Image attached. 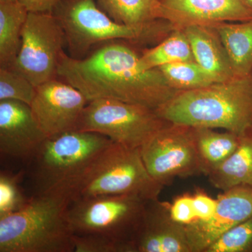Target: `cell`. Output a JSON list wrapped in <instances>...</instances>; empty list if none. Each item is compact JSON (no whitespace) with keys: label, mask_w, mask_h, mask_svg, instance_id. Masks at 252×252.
<instances>
[{"label":"cell","mask_w":252,"mask_h":252,"mask_svg":"<svg viewBox=\"0 0 252 252\" xmlns=\"http://www.w3.org/2000/svg\"><path fill=\"white\" fill-rule=\"evenodd\" d=\"M70 203L61 195H33L22 210L0 218V252H74Z\"/></svg>","instance_id":"obj_4"},{"label":"cell","mask_w":252,"mask_h":252,"mask_svg":"<svg viewBox=\"0 0 252 252\" xmlns=\"http://www.w3.org/2000/svg\"><path fill=\"white\" fill-rule=\"evenodd\" d=\"M27 9L18 0L0 1V67H10L17 57Z\"/></svg>","instance_id":"obj_20"},{"label":"cell","mask_w":252,"mask_h":252,"mask_svg":"<svg viewBox=\"0 0 252 252\" xmlns=\"http://www.w3.org/2000/svg\"><path fill=\"white\" fill-rule=\"evenodd\" d=\"M193 135L202 174L207 177L230 157L240 141L233 132L209 127H193Z\"/></svg>","instance_id":"obj_17"},{"label":"cell","mask_w":252,"mask_h":252,"mask_svg":"<svg viewBox=\"0 0 252 252\" xmlns=\"http://www.w3.org/2000/svg\"><path fill=\"white\" fill-rule=\"evenodd\" d=\"M169 124L146 106L97 99L88 102L77 130L97 132L129 148L141 149Z\"/></svg>","instance_id":"obj_8"},{"label":"cell","mask_w":252,"mask_h":252,"mask_svg":"<svg viewBox=\"0 0 252 252\" xmlns=\"http://www.w3.org/2000/svg\"><path fill=\"white\" fill-rule=\"evenodd\" d=\"M224 45L235 77H243L252 72V20L238 23L214 25Z\"/></svg>","instance_id":"obj_19"},{"label":"cell","mask_w":252,"mask_h":252,"mask_svg":"<svg viewBox=\"0 0 252 252\" xmlns=\"http://www.w3.org/2000/svg\"><path fill=\"white\" fill-rule=\"evenodd\" d=\"M163 186L144 165L141 149L113 142L95 158L74 190L72 200L101 195H132L150 201L158 199Z\"/></svg>","instance_id":"obj_6"},{"label":"cell","mask_w":252,"mask_h":252,"mask_svg":"<svg viewBox=\"0 0 252 252\" xmlns=\"http://www.w3.org/2000/svg\"><path fill=\"white\" fill-rule=\"evenodd\" d=\"M112 140L97 132L73 130L47 137L28 162L33 195H61L72 201L88 169Z\"/></svg>","instance_id":"obj_3"},{"label":"cell","mask_w":252,"mask_h":252,"mask_svg":"<svg viewBox=\"0 0 252 252\" xmlns=\"http://www.w3.org/2000/svg\"><path fill=\"white\" fill-rule=\"evenodd\" d=\"M52 13L64 31L68 55L75 59L86 57L94 46L108 41L160 42L174 30L165 20L147 27L120 24L102 11L96 0H62Z\"/></svg>","instance_id":"obj_5"},{"label":"cell","mask_w":252,"mask_h":252,"mask_svg":"<svg viewBox=\"0 0 252 252\" xmlns=\"http://www.w3.org/2000/svg\"><path fill=\"white\" fill-rule=\"evenodd\" d=\"M24 176L23 170L18 173L1 171L0 218L20 211L29 203L31 196H28L21 187Z\"/></svg>","instance_id":"obj_24"},{"label":"cell","mask_w":252,"mask_h":252,"mask_svg":"<svg viewBox=\"0 0 252 252\" xmlns=\"http://www.w3.org/2000/svg\"><path fill=\"white\" fill-rule=\"evenodd\" d=\"M172 124L252 134V72L243 77L177 91L156 110Z\"/></svg>","instance_id":"obj_2"},{"label":"cell","mask_w":252,"mask_h":252,"mask_svg":"<svg viewBox=\"0 0 252 252\" xmlns=\"http://www.w3.org/2000/svg\"><path fill=\"white\" fill-rule=\"evenodd\" d=\"M158 69L177 91L193 90L216 82L195 61L172 63Z\"/></svg>","instance_id":"obj_23"},{"label":"cell","mask_w":252,"mask_h":252,"mask_svg":"<svg viewBox=\"0 0 252 252\" xmlns=\"http://www.w3.org/2000/svg\"><path fill=\"white\" fill-rule=\"evenodd\" d=\"M87 104L80 91L56 78L36 86L30 106L38 126L47 137L77 130Z\"/></svg>","instance_id":"obj_11"},{"label":"cell","mask_w":252,"mask_h":252,"mask_svg":"<svg viewBox=\"0 0 252 252\" xmlns=\"http://www.w3.org/2000/svg\"><path fill=\"white\" fill-rule=\"evenodd\" d=\"M170 203L147 202L145 215L134 240L136 252H192L185 225L172 220Z\"/></svg>","instance_id":"obj_15"},{"label":"cell","mask_w":252,"mask_h":252,"mask_svg":"<svg viewBox=\"0 0 252 252\" xmlns=\"http://www.w3.org/2000/svg\"><path fill=\"white\" fill-rule=\"evenodd\" d=\"M46 138L31 106L19 101L0 100V152L27 162Z\"/></svg>","instance_id":"obj_13"},{"label":"cell","mask_w":252,"mask_h":252,"mask_svg":"<svg viewBox=\"0 0 252 252\" xmlns=\"http://www.w3.org/2000/svg\"><path fill=\"white\" fill-rule=\"evenodd\" d=\"M65 36L53 13L29 12L23 26L21 49L13 69L35 87L56 79Z\"/></svg>","instance_id":"obj_9"},{"label":"cell","mask_w":252,"mask_h":252,"mask_svg":"<svg viewBox=\"0 0 252 252\" xmlns=\"http://www.w3.org/2000/svg\"><path fill=\"white\" fill-rule=\"evenodd\" d=\"M74 252H135L132 244L98 235H74Z\"/></svg>","instance_id":"obj_27"},{"label":"cell","mask_w":252,"mask_h":252,"mask_svg":"<svg viewBox=\"0 0 252 252\" xmlns=\"http://www.w3.org/2000/svg\"><path fill=\"white\" fill-rule=\"evenodd\" d=\"M252 217V187L239 186L223 190L217 198L216 212L211 218L185 225L192 252H205L225 232Z\"/></svg>","instance_id":"obj_12"},{"label":"cell","mask_w":252,"mask_h":252,"mask_svg":"<svg viewBox=\"0 0 252 252\" xmlns=\"http://www.w3.org/2000/svg\"><path fill=\"white\" fill-rule=\"evenodd\" d=\"M193 203L197 220H207L216 212L217 198H212L205 192L198 190L193 195Z\"/></svg>","instance_id":"obj_29"},{"label":"cell","mask_w":252,"mask_h":252,"mask_svg":"<svg viewBox=\"0 0 252 252\" xmlns=\"http://www.w3.org/2000/svg\"><path fill=\"white\" fill-rule=\"evenodd\" d=\"M170 213L172 220L180 224L187 225L196 220L193 195L187 193L177 196L170 203Z\"/></svg>","instance_id":"obj_28"},{"label":"cell","mask_w":252,"mask_h":252,"mask_svg":"<svg viewBox=\"0 0 252 252\" xmlns=\"http://www.w3.org/2000/svg\"><path fill=\"white\" fill-rule=\"evenodd\" d=\"M182 30L188 38L195 62L216 82L236 77L226 49L213 26L193 25Z\"/></svg>","instance_id":"obj_16"},{"label":"cell","mask_w":252,"mask_h":252,"mask_svg":"<svg viewBox=\"0 0 252 252\" xmlns=\"http://www.w3.org/2000/svg\"><path fill=\"white\" fill-rule=\"evenodd\" d=\"M162 18L174 29L189 26H214L252 20V10L241 0H158Z\"/></svg>","instance_id":"obj_14"},{"label":"cell","mask_w":252,"mask_h":252,"mask_svg":"<svg viewBox=\"0 0 252 252\" xmlns=\"http://www.w3.org/2000/svg\"><path fill=\"white\" fill-rule=\"evenodd\" d=\"M36 87L12 67H0V100L19 101L31 105Z\"/></svg>","instance_id":"obj_25"},{"label":"cell","mask_w":252,"mask_h":252,"mask_svg":"<svg viewBox=\"0 0 252 252\" xmlns=\"http://www.w3.org/2000/svg\"><path fill=\"white\" fill-rule=\"evenodd\" d=\"M151 176L165 187L176 178L203 175L193 135V127L170 123L141 148Z\"/></svg>","instance_id":"obj_10"},{"label":"cell","mask_w":252,"mask_h":252,"mask_svg":"<svg viewBox=\"0 0 252 252\" xmlns=\"http://www.w3.org/2000/svg\"><path fill=\"white\" fill-rule=\"evenodd\" d=\"M0 1H14V0H0Z\"/></svg>","instance_id":"obj_32"},{"label":"cell","mask_w":252,"mask_h":252,"mask_svg":"<svg viewBox=\"0 0 252 252\" xmlns=\"http://www.w3.org/2000/svg\"><path fill=\"white\" fill-rule=\"evenodd\" d=\"M99 8L120 24L154 26L163 20L158 0H96Z\"/></svg>","instance_id":"obj_21"},{"label":"cell","mask_w":252,"mask_h":252,"mask_svg":"<svg viewBox=\"0 0 252 252\" xmlns=\"http://www.w3.org/2000/svg\"><path fill=\"white\" fill-rule=\"evenodd\" d=\"M29 12L52 13L62 0H18Z\"/></svg>","instance_id":"obj_30"},{"label":"cell","mask_w":252,"mask_h":252,"mask_svg":"<svg viewBox=\"0 0 252 252\" xmlns=\"http://www.w3.org/2000/svg\"><path fill=\"white\" fill-rule=\"evenodd\" d=\"M241 1L252 10V0H241Z\"/></svg>","instance_id":"obj_31"},{"label":"cell","mask_w":252,"mask_h":252,"mask_svg":"<svg viewBox=\"0 0 252 252\" xmlns=\"http://www.w3.org/2000/svg\"><path fill=\"white\" fill-rule=\"evenodd\" d=\"M205 252H252V217L225 232Z\"/></svg>","instance_id":"obj_26"},{"label":"cell","mask_w":252,"mask_h":252,"mask_svg":"<svg viewBox=\"0 0 252 252\" xmlns=\"http://www.w3.org/2000/svg\"><path fill=\"white\" fill-rule=\"evenodd\" d=\"M195 61L191 47L185 31L174 29L157 45L142 50L141 66L145 69H158L165 64Z\"/></svg>","instance_id":"obj_22"},{"label":"cell","mask_w":252,"mask_h":252,"mask_svg":"<svg viewBox=\"0 0 252 252\" xmlns=\"http://www.w3.org/2000/svg\"><path fill=\"white\" fill-rule=\"evenodd\" d=\"M207 177L222 191L239 186L252 187V134L240 137L235 152Z\"/></svg>","instance_id":"obj_18"},{"label":"cell","mask_w":252,"mask_h":252,"mask_svg":"<svg viewBox=\"0 0 252 252\" xmlns=\"http://www.w3.org/2000/svg\"><path fill=\"white\" fill-rule=\"evenodd\" d=\"M126 41L103 43L86 57L61 55L58 75L80 91L88 102L114 99L157 110L177 92L159 69L141 66L140 54Z\"/></svg>","instance_id":"obj_1"},{"label":"cell","mask_w":252,"mask_h":252,"mask_svg":"<svg viewBox=\"0 0 252 252\" xmlns=\"http://www.w3.org/2000/svg\"><path fill=\"white\" fill-rule=\"evenodd\" d=\"M147 202L127 195L76 199L68 207V220L74 235H102L134 245Z\"/></svg>","instance_id":"obj_7"}]
</instances>
